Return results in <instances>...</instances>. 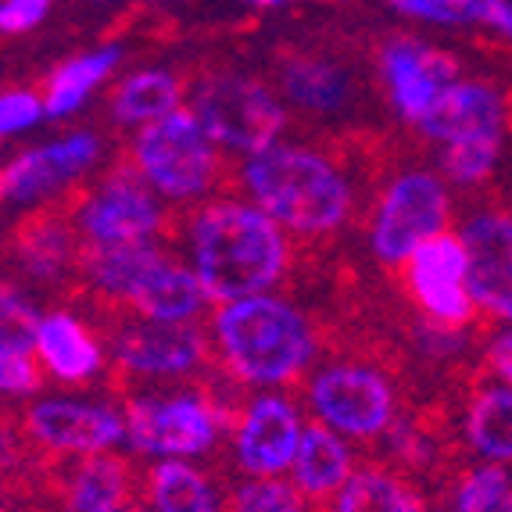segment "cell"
<instances>
[{
    "mask_svg": "<svg viewBox=\"0 0 512 512\" xmlns=\"http://www.w3.org/2000/svg\"><path fill=\"white\" fill-rule=\"evenodd\" d=\"M0 384L8 394H33L40 387L33 351L0 344Z\"/></svg>",
    "mask_w": 512,
    "mask_h": 512,
    "instance_id": "cell-35",
    "label": "cell"
},
{
    "mask_svg": "<svg viewBox=\"0 0 512 512\" xmlns=\"http://www.w3.org/2000/svg\"><path fill=\"white\" fill-rule=\"evenodd\" d=\"M36 355L54 376L61 380H86L101 369V348L94 344V337L86 333V326L79 319H72L69 312H51L43 316L40 333H36Z\"/></svg>",
    "mask_w": 512,
    "mask_h": 512,
    "instance_id": "cell-22",
    "label": "cell"
},
{
    "mask_svg": "<svg viewBox=\"0 0 512 512\" xmlns=\"http://www.w3.org/2000/svg\"><path fill=\"white\" fill-rule=\"evenodd\" d=\"M480 22L495 26L498 33L512 36V4L509 0H484V15H480Z\"/></svg>",
    "mask_w": 512,
    "mask_h": 512,
    "instance_id": "cell-39",
    "label": "cell"
},
{
    "mask_svg": "<svg viewBox=\"0 0 512 512\" xmlns=\"http://www.w3.org/2000/svg\"><path fill=\"white\" fill-rule=\"evenodd\" d=\"M194 115L215 144L244 154L273 147L280 129L287 126L280 101L258 79L233 76V72H219L197 83Z\"/></svg>",
    "mask_w": 512,
    "mask_h": 512,
    "instance_id": "cell-5",
    "label": "cell"
},
{
    "mask_svg": "<svg viewBox=\"0 0 512 512\" xmlns=\"http://www.w3.org/2000/svg\"><path fill=\"white\" fill-rule=\"evenodd\" d=\"M333 512H427L423 498L387 470H359L333 498Z\"/></svg>",
    "mask_w": 512,
    "mask_h": 512,
    "instance_id": "cell-26",
    "label": "cell"
},
{
    "mask_svg": "<svg viewBox=\"0 0 512 512\" xmlns=\"http://www.w3.org/2000/svg\"><path fill=\"white\" fill-rule=\"evenodd\" d=\"M487 366L495 369L505 384L512 387V330L491 341V348H487Z\"/></svg>",
    "mask_w": 512,
    "mask_h": 512,
    "instance_id": "cell-38",
    "label": "cell"
},
{
    "mask_svg": "<svg viewBox=\"0 0 512 512\" xmlns=\"http://www.w3.org/2000/svg\"><path fill=\"white\" fill-rule=\"evenodd\" d=\"M498 151H502V137H466L444 147L441 169L448 180L455 183H480L487 172L495 169Z\"/></svg>",
    "mask_w": 512,
    "mask_h": 512,
    "instance_id": "cell-30",
    "label": "cell"
},
{
    "mask_svg": "<svg viewBox=\"0 0 512 512\" xmlns=\"http://www.w3.org/2000/svg\"><path fill=\"white\" fill-rule=\"evenodd\" d=\"M15 240H18V265H22L33 280L54 283L69 273L72 265L79 269L83 237H79V230H72L58 212H51V208L29 215V219L18 226Z\"/></svg>",
    "mask_w": 512,
    "mask_h": 512,
    "instance_id": "cell-19",
    "label": "cell"
},
{
    "mask_svg": "<svg viewBox=\"0 0 512 512\" xmlns=\"http://www.w3.org/2000/svg\"><path fill=\"white\" fill-rule=\"evenodd\" d=\"M47 8H51V0H4L0 4V26H4V33H26L36 22H43Z\"/></svg>",
    "mask_w": 512,
    "mask_h": 512,
    "instance_id": "cell-37",
    "label": "cell"
},
{
    "mask_svg": "<svg viewBox=\"0 0 512 512\" xmlns=\"http://www.w3.org/2000/svg\"><path fill=\"white\" fill-rule=\"evenodd\" d=\"M180 111V83L169 72H137L111 94V115L119 122H158Z\"/></svg>",
    "mask_w": 512,
    "mask_h": 512,
    "instance_id": "cell-29",
    "label": "cell"
},
{
    "mask_svg": "<svg viewBox=\"0 0 512 512\" xmlns=\"http://www.w3.org/2000/svg\"><path fill=\"white\" fill-rule=\"evenodd\" d=\"M115 359L126 373L180 376L208 359V344L197 326L147 319L140 326H126L115 337Z\"/></svg>",
    "mask_w": 512,
    "mask_h": 512,
    "instance_id": "cell-15",
    "label": "cell"
},
{
    "mask_svg": "<svg viewBox=\"0 0 512 512\" xmlns=\"http://www.w3.org/2000/svg\"><path fill=\"white\" fill-rule=\"evenodd\" d=\"M448 226V194L430 172H405L380 197L373 219V251L384 262H409L423 240Z\"/></svg>",
    "mask_w": 512,
    "mask_h": 512,
    "instance_id": "cell-7",
    "label": "cell"
},
{
    "mask_svg": "<svg viewBox=\"0 0 512 512\" xmlns=\"http://www.w3.org/2000/svg\"><path fill=\"white\" fill-rule=\"evenodd\" d=\"M205 298L208 291L205 283H201V276L169 262V258H162L144 276V283H140L137 291H133L129 308H137L140 316L154 319V323H187L190 316L201 312Z\"/></svg>",
    "mask_w": 512,
    "mask_h": 512,
    "instance_id": "cell-21",
    "label": "cell"
},
{
    "mask_svg": "<svg viewBox=\"0 0 512 512\" xmlns=\"http://www.w3.org/2000/svg\"><path fill=\"white\" fill-rule=\"evenodd\" d=\"M147 498L154 512H226L205 473L180 459H165L147 473Z\"/></svg>",
    "mask_w": 512,
    "mask_h": 512,
    "instance_id": "cell-25",
    "label": "cell"
},
{
    "mask_svg": "<svg viewBox=\"0 0 512 512\" xmlns=\"http://www.w3.org/2000/svg\"><path fill=\"white\" fill-rule=\"evenodd\" d=\"M26 437L43 452L58 455H104L129 434L126 419L104 405L83 402H36L22 419Z\"/></svg>",
    "mask_w": 512,
    "mask_h": 512,
    "instance_id": "cell-11",
    "label": "cell"
},
{
    "mask_svg": "<svg viewBox=\"0 0 512 512\" xmlns=\"http://www.w3.org/2000/svg\"><path fill=\"white\" fill-rule=\"evenodd\" d=\"M312 409L326 427L351 437H373L391 427L394 391L366 362H337L316 373L308 387Z\"/></svg>",
    "mask_w": 512,
    "mask_h": 512,
    "instance_id": "cell-8",
    "label": "cell"
},
{
    "mask_svg": "<svg viewBox=\"0 0 512 512\" xmlns=\"http://www.w3.org/2000/svg\"><path fill=\"white\" fill-rule=\"evenodd\" d=\"M283 94L308 111H337L348 101V79L344 72L316 54H287L280 61Z\"/></svg>",
    "mask_w": 512,
    "mask_h": 512,
    "instance_id": "cell-24",
    "label": "cell"
},
{
    "mask_svg": "<svg viewBox=\"0 0 512 512\" xmlns=\"http://www.w3.org/2000/svg\"><path fill=\"white\" fill-rule=\"evenodd\" d=\"M301 437H305V427H301L298 409L287 398L262 394L248 405L237 427L240 466L255 477H276V473L291 470L298 459Z\"/></svg>",
    "mask_w": 512,
    "mask_h": 512,
    "instance_id": "cell-12",
    "label": "cell"
},
{
    "mask_svg": "<svg viewBox=\"0 0 512 512\" xmlns=\"http://www.w3.org/2000/svg\"><path fill=\"white\" fill-rule=\"evenodd\" d=\"M162 208L151 190L137 180V169H115L76 215V230L86 244H137L162 230Z\"/></svg>",
    "mask_w": 512,
    "mask_h": 512,
    "instance_id": "cell-10",
    "label": "cell"
},
{
    "mask_svg": "<svg viewBox=\"0 0 512 512\" xmlns=\"http://www.w3.org/2000/svg\"><path fill=\"white\" fill-rule=\"evenodd\" d=\"M294 487L301 498L323 502V498L337 495L351 477V452L348 444L337 437V430L326 427L323 419L308 423L305 437H301L298 459H294Z\"/></svg>",
    "mask_w": 512,
    "mask_h": 512,
    "instance_id": "cell-20",
    "label": "cell"
},
{
    "mask_svg": "<svg viewBox=\"0 0 512 512\" xmlns=\"http://www.w3.org/2000/svg\"><path fill=\"white\" fill-rule=\"evenodd\" d=\"M466 437L487 459L512 462V387H484L473 394Z\"/></svg>",
    "mask_w": 512,
    "mask_h": 512,
    "instance_id": "cell-28",
    "label": "cell"
},
{
    "mask_svg": "<svg viewBox=\"0 0 512 512\" xmlns=\"http://www.w3.org/2000/svg\"><path fill=\"white\" fill-rule=\"evenodd\" d=\"M240 172L258 208L298 237H330L351 215L344 172L308 147L273 144L251 154Z\"/></svg>",
    "mask_w": 512,
    "mask_h": 512,
    "instance_id": "cell-2",
    "label": "cell"
},
{
    "mask_svg": "<svg viewBox=\"0 0 512 512\" xmlns=\"http://www.w3.org/2000/svg\"><path fill=\"white\" fill-rule=\"evenodd\" d=\"M251 4H262V8H269V4H287V0H251Z\"/></svg>",
    "mask_w": 512,
    "mask_h": 512,
    "instance_id": "cell-40",
    "label": "cell"
},
{
    "mask_svg": "<svg viewBox=\"0 0 512 512\" xmlns=\"http://www.w3.org/2000/svg\"><path fill=\"white\" fill-rule=\"evenodd\" d=\"M215 348L240 384L276 387L316 359V337L298 308L280 298L230 301L215 312Z\"/></svg>",
    "mask_w": 512,
    "mask_h": 512,
    "instance_id": "cell-3",
    "label": "cell"
},
{
    "mask_svg": "<svg viewBox=\"0 0 512 512\" xmlns=\"http://www.w3.org/2000/svg\"><path fill=\"white\" fill-rule=\"evenodd\" d=\"M0 316H4V344L36 351V333H40L43 319L36 316V308L11 283L4 287V298H0Z\"/></svg>",
    "mask_w": 512,
    "mask_h": 512,
    "instance_id": "cell-33",
    "label": "cell"
},
{
    "mask_svg": "<svg viewBox=\"0 0 512 512\" xmlns=\"http://www.w3.org/2000/svg\"><path fill=\"white\" fill-rule=\"evenodd\" d=\"M455 512H512V480L498 466L470 473L455 491Z\"/></svg>",
    "mask_w": 512,
    "mask_h": 512,
    "instance_id": "cell-31",
    "label": "cell"
},
{
    "mask_svg": "<svg viewBox=\"0 0 512 512\" xmlns=\"http://www.w3.org/2000/svg\"><path fill=\"white\" fill-rule=\"evenodd\" d=\"M133 162L158 194L176 201L205 194L212 183H219L222 172L215 140L194 111H172L165 119L147 122L133 144Z\"/></svg>",
    "mask_w": 512,
    "mask_h": 512,
    "instance_id": "cell-4",
    "label": "cell"
},
{
    "mask_svg": "<svg viewBox=\"0 0 512 512\" xmlns=\"http://www.w3.org/2000/svg\"><path fill=\"white\" fill-rule=\"evenodd\" d=\"M230 419L208 398L197 394H172V398H129L126 427L129 441L147 455H201L219 437Z\"/></svg>",
    "mask_w": 512,
    "mask_h": 512,
    "instance_id": "cell-6",
    "label": "cell"
},
{
    "mask_svg": "<svg viewBox=\"0 0 512 512\" xmlns=\"http://www.w3.org/2000/svg\"><path fill=\"white\" fill-rule=\"evenodd\" d=\"M190 255L208 298L219 305L265 294L291 262L280 222L237 201H215L190 219Z\"/></svg>",
    "mask_w": 512,
    "mask_h": 512,
    "instance_id": "cell-1",
    "label": "cell"
},
{
    "mask_svg": "<svg viewBox=\"0 0 512 512\" xmlns=\"http://www.w3.org/2000/svg\"><path fill=\"white\" fill-rule=\"evenodd\" d=\"M162 258L165 255L154 248L151 240H137V244H86L83 240L79 269H83V280L90 283V291H97L108 301L129 305L133 291Z\"/></svg>",
    "mask_w": 512,
    "mask_h": 512,
    "instance_id": "cell-18",
    "label": "cell"
},
{
    "mask_svg": "<svg viewBox=\"0 0 512 512\" xmlns=\"http://www.w3.org/2000/svg\"><path fill=\"white\" fill-rule=\"evenodd\" d=\"M380 65H384V79L391 86L394 108L416 126L434 111L444 90L455 86V61L416 40H405V36L387 43Z\"/></svg>",
    "mask_w": 512,
    "mask_h": 512,
    "instance_id": "cell-13",
    "label": "cell"
},
{
    "mask_svg": "<svg viewBox=\"0 0 512 512\" xmlns=\"http://www.w3.org/2000/svg\"><path fill=\"white\" fill-rule=\"evenodd\" d=\"M43 111L47 108H40V101H36L33 94H26V90H8L4 101H0V129L11 137L18 129H29L33 122H40Z\"/></svg>",
    "mask_w": 512,
    "mask_h": 512,
    "instance_id": "cell-36",
    "label": "cell"
},
{
    "mask_svg": "<svg viewBox=\"0 0 512 512\" xmlns=\"http://www.w3.org/2000/svg\"><path fill=\"white\" fill-rule=\"evenodd\" d=\"M470 251V294L484 312L512 323V215L484 212L462 230Z\"/></svg>",
    "mask_w": 512,
    "mask_h": 512,
    "instance_id": "cell-14",
    "label": "cell"
},
{
    "mask_svg": "<svg viewBox=\"0 0 512 512\" xmlns=\"http://www.w3.org/2000/svg\"><path fill=\"white\" fill-rule=\"evenodd\" d=\"M97 144L94 133H72L61 144L33 147V151H22L15 162L4 169V197L8 201H36V197H47L51 190H58L65 180H76L79 172H86L97 162Z\"/></svg>",
    "mask_w": 512,
    "mask_h": 512,
    "instance_id": "cell-16",
    "label": "cell"
},
{
    "mask_svg": "<svg viewBox=\"0 0 512 512\" xmlns=\"http://www.w3.org/2000/svg\"><path fill=\"white\" fill-rule=\"evenodd\" d=\"M419 129L430 140H444V144L466 137H495V133L502 137L505 101L484 83H455L444 90V97L419 122Z\"/></svg>",
    "mask_w": 512,
    "mask_h": 512,
    "instance_id": "cell-17",
    "label": "cell"
},
{
    "mask_svg": "<svg viewBox=\"0 0 512 512\" xmlns=\"http://www.w3.org/2000/svg\"><path fill=\"white\" fill-rule=\"evenodd\" d=\"M65 512H137L126 462L108 455L86 459L65 487Z\"/></svg>",
    "mask_w": 512,
    "mask_h": 512,
    "instance_id": "cell-23",
    "label": "cell"
},
{
    "mask_svg": "<svg viewBox=\"0 0 512 512\" xmlns=\"http://www.w3.org/2000/svg\"><path fill=\"white\" fill-rule=\"evenodd\" d=\"M394 8L427 22H480L484 0H391Z\"/></svg>",
    "mask_w": 512,
    "mask_h": 512,
    "instance_id": "cell-34",
    "label": "cell"
},
{
    "mask_svg": "<svg viewBox=\"0 0 512 512\" xmlns=\"http://www.w3.org/2000/svg\"><path fill=\"white\" fill-rule=\"evenodd\" d=\"M115 61H119V47H104V51L94 54H83V58H72L65 65L54 69V76L47 79V115L51 119H65L86 97L94 94V86H101V79L115 69Z\"/></svg>",
    "mask_w": 512,
    "mask_h": 512,
    "instance_id": "cell-27",
    "label": "cell"
},
{
    "mask_svg": "<svg viewBox=\"0 0 512 512\" xmlns=\"http://www.w3.org/2000/svg\"><path fill=\"white\" fill-rule=\"evenodd\" d=\"M409 291L416 305L427 312L430 323L462 330L473 319V294H470V251L466 240L452 233H437L423 240L409 258Z\"/></svg>",
    "mask_w": 512,
    "mask_h": 512,
    "instance_id": "cell-9",
    "label": "cell"
},
{
    "mask_svg": "<svg viewBox=\"0 0 512 512\" xmlns=\"http://www.w3.org/2000/svg\"><path fill=\"white\" fill-rule=\"evenodd\" d=\"M301 509L298 487H287L273 477L251 480L233 491V512H294Z\"/></svg>",
    "mask_w": 512,
    "mask_h": 512,
    "instance_id": "cell-32",
    "label": "cell"
}]
</instances>
